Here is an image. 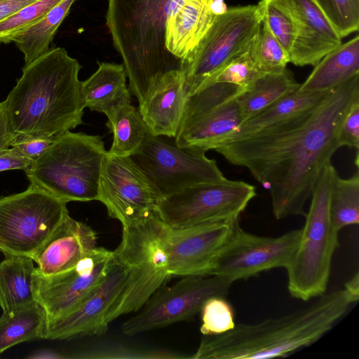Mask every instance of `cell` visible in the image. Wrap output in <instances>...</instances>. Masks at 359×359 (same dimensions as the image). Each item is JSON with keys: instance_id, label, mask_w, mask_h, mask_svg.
Masks as SVG:
<instances>
[{"instance_id": "6da1fadb", "label": "cell", "mask_w": 359, "mask_h": 359, "mask_svg": "<svg viewBox=\"0 0 359 359\" xmlns=\"http://www.w3.org/2000/svg\"><path fill=\"white\" fill-rule=\"evenodd\" d=\"M359 100V74L334 88L313 108L212 150L248 169L270 190L274 217L306 215L305 206L324 166L341 147L339 127Z\"/></svg>"}, {"instance_id": "7a4b0ae2", "label": "cell", "mask_w": 359, "mask_h": 359, "mask_svg": "<svg viewBox=\"0 0 359 359\" xmlns=\"http://www.w3.org/2000/svg\"><path fill=\"white\" fill-rule=\"evenodd\" d=\"M81 68L62 47L49 49L25 65L2 102L13 137H53L83 123Z\"/></svg>"}, {"instance_id": "3957f363", "label": "cell", "mask_w": 359, "mask_h": 359, "mask_svg": "<svg viewBox=\"0 0 359 359\" xmlns=\"http://www.w3.org/2000/svg\"><path fill=\"white\" fill-rule=\"evenodd\" d=\"M355 303L344 288L325 293L311 304L257 323H238L220 334L204 336L194 359L286 357L328 332Z\"/></svg>"}, {"instance_id": "277c9868", "label": "cell", "mask_w": 359, "mask_h": 359, "mask_svg": "<svg viewBox=\"0 0 359 359\" xmlns=\"http://www.w3.org/2000/svg\"><path fill=\"white\" fill-rule=\"evenodd\" d=\"M185 0H108L106 25L123 60L129 89L141 105L159 78L181 69L165 45L168 18Z\"/></svg>"}, {"instance_id": "5b68a950", "label": "cell", "mask_w": 359, "mask_h": 359, "mask_svg": "<svg viewBox=\"0 0 359 359\" xmlns=\"http://www.w3.org/2000/svg\"><path fill=\"white\" fill-rule=\"evenodd\" d=\"M107 153L100 136L67 130L55 136L25 172L30 184L67 203L97 201Z\"/></svg>"}, {"instance_id": "8992f818", "label": "cell", "mask_w": 359, "mask_h": 359, "mask_svg": "<svg viewBox=\"0 0 359 359\" xmlns=\"http://www.w3.org/2000/svg\"><path fill=\"white\" fill-rule=\"evenodd\" d=\"M336 172L331 161L323 168L312 191L299 243L285 269L290 294L302 301L326 292L332 257L339 246V231L332 223L329 209L330 189Z\"/></svg>"}, {"instance_id": "52a82bcc", "label": "cell", "mask_w": 359, "mask_h": 359, "mask_svg": "<svg viewBox=\"0 0 359 359\" xmlns=\"http://www.w3.org/2000/svg\"><path fill=\"white\" fill-rule=\"evenodd\" d=\"M167 229L157 213L123 226L121 241L113 253L128 274L107 314V326L118 317L138 311L172 277L165 245Z\"/></svg>"}, {"instance_id": "ba28073f", "label": "cell", "mask_w": 359, "mask_h": 359, "mask_svg": "<svg viewBox=\"0 0 359 359\" xmlns=\"http://www.w3.org/2000/svg\"><path fill=\"white\" fill-rule=\"evenodd\" d=\"M67 203L32 184L0 198V251L32 258L69 213Z\"/></svg>"}, {"instance_id": "9c48e42d", "label": "cell", "mask_w": 359, "mask_h": 359, "mask_svg": "<svg viewBox=\"0 0 359 359\" xmlns=\"http://www.w3.org/2000/svg\"><path fill=\"white\" fill-rule=\"evenodd\" d=\"M261 21L257 5L232 7L215 14L196 48L182 61L187 96L248 48Z\"/></svg>"}, {"instance_id": "30bf717a", "label": "cell", "mask_w": 359, "mask_h": 359, "mask_svg": "<svg viewBox=\"0 0 359 359\" xmlns=\"http://www.w3.org/2000/svg\"><path fill=\"white\" fill-rule=\"evenodd\" d=\"M205 152L196 147H180L175 137L149 133L130 157L163 198L192 185L226 179Z\"/></svg>"}, {"instance_id": "8fae6325", "label": "cell", "mask_w": 359, "mask_h": 359, "mask_svg": "<svg viewBox=\"0 0 359 359\" xmlns=\"http://www.w3.org/2000/svg\"><path fill=\"white\" fill-rule=\"evenodd\" d=\"M256 196L253 185L240 180L201 183L160 200L156 212L170 229L239 218Z\"/></svg>"}, {"instance_id": "7c38bea8", "label": "cell", "mask_w": 359, "mask_h": 359, "mask_svg": "<svg viewBox=\"0 0 359 359\" xmlns=\"http://www.w3.org/2000/svg\"><path fill=\"white\" fill-rule=\"evenodd\" d=\"M231 283L215 275L183 276L170 287L159 288L121 329L128 336L188 320L201 312L212 297H225Z\"/></svg>"}, {"instance_id": "4fadbf2b", "label": "cell", "mask_w": 359, "mask_h": 359, "mask_svg": "<svg viewBox=\"0 0 359 359\" xmlns=\"http://www.w3.org/2000/svg\"><path fill=\"white\" fill-rule=\"evenodd\" d=\"M301 229L280 236L266 237L244 231L237 220L222 247L210 275L233 283L290 263L297 248Z\"/></svg>"}, {"instance_id": "5bb4252c", "label": "cell", "mask_w": 359, "mask_h": 359, "mask_svg": "<svg viewBox=\"0 0 359 359\" xmlns=\"http://www.w3.org/2000/svg\"><path fill=\"white\" fill-rule=\"evenodd\" d=\"M161 199L130 156L107 153L102 166L97 201L122 226L141 222L157 213Z\"/></svg>"}, {"instance_id": "9a60e30c", "label": "cell", "mask_w": 359, "mask_h": 359, "mask_svg": "<svg viewBox=\"0 0 359 359\" xmlns=\"http://www.w3.org/2000/svg\"><path fill=\"white\" fill-rule=\"evenodd\" d=\"M127 274L126 266L113 256L107 274L96 287L62 315L47 319L42 338L69 340L104 334L108 328L107 314L122 290Z\"/></svg>"}, {"instance_id": "2e32d148", "label": "cell", "mask_w": 359, "mask_h": 359, "mask_svg": "<svg viewBox=\"0 0 359 359\" xmlns=\"http://www.w3.org/2000/svg\"><path fill=\"white\" fill-rule=\"evenodd\" d=\"M113 256V251L96 247L63 273L42 276L35 268V300L44 309L47 319L62 315L96 287L107 274Z\"/></svg>"}, {"instance_id": "e0dca14e", "label": "cell", "mask_w": 359, "mask_h": 359, "mask_svg": "<svg viewBox=\"0 0 359 359\" xmlns=\"http://www.w3.org/2000/svg\"><path fill=\"white\" fill-rule=\"evenodd\" d=\"M237 220L209 222L182 229L168 227L165 245L170 276L210 275Z\"/></svg>"}, {"instance_id": "ac0fdd59", "label": "cell", "mask_w": 359, "mask_h": 359, "mask_svg": "<svg viewBox=\"0 0 359 359\" xmlns=\"http://www.w3.org/2000/svg\"><path fill=\"white\" fill-rule=\"evenodd\" d=\"M294 22L290 62L315 66L341 43V37L314 0H282Z\"/></svg>"}, {"instance_id": "d6986e66", "label": "cell", "mask_w": 359, "mask_h": 359, "mask_svg": "<svg viewBox=\"0 0 359 359\" xmlns=\"http://www.w3.org/2000/svg\"><path fill=\"white\" fill-rule=\"evenodd\" d=\"M96 247L95 231L68 213L32 259L39 274L56 275L74 267Z\"/></svg>"}, {"instance_id": "ffe728a7", "label": "cell", "mask_w": 359, "mask_h": 359, "mask_svg": "<svg viewBox=\"0 0 359 359\" xmlns=\"http://www.w3.org/2000/svg\"><path fill=\"white\" fill-rule=\"evenodd\" d=\"M187 93L182 69L164 73L146 100L139 105L140 113L149 133L155 136L175 137L180 127Z\"/></svg>"}, {"instance_id": "44dd1931", "label": "cell", "mask_w": 359, "mask_h": 359, "mask_svg": "<svg viewBox=\"0 0 359 359\" xmlns=\"http://www.w3.org/2000/svg\"><path fill=\"white\" fill-rule=\"evenodd\" d=\"M244 121L236 99L206 112L182 117L175 137L180 147L212 149Z\"/></svg>"}, {"instance_id": "7402d4cb", "label": "cell", "mask_w": 359, "mask_h": 359, "mask_svg": "<svg viewBox=\"0 0 359 359\" xmlns=\"http://www.w3.org/2000/svg\"><path fill=\"white\" fill-rule=\"evenodd\" d=\"M214 0H185L165 23V45L180 60L186 59L206 34L214 20Z\"/></svg>"}, {"instance_id": "603a6c76", "label": "cell", "mask_w": 359, "mask_h": 359, "mask_svg": "<svg viewBox=\"0 0 359 359\" xmlns=\"http://www.w3.org/2000/svg\"><path fill=\"white\" fill-rule=\"evenodd\" d=\"M97 69L81 81L80 93L83 108L106 115L116 107L131 102L130 89L123 64L97 62Z\"/></svg>"}, {"instance_id": "cb8c5ba5", "label": "cell", "mask_w": 359, "mask_h": 359, "mask_svg": "<svg viewBox=\"0 0 359 359\" xmlns=\"http://www.w3.org/2000/svg\"><path fill=\"white\" fill-rule=\"evenodd\" d=\"M359 74V36L325 55L316 65L297 91L313 93L333 89Z\"/></svg>"}, {"instance_id": "d4e9b609", "label": "cell", "mask_w": 359, "mask_h": 359, "mask_svg": "<svg viewBox=\"0 0 359 359\" xmlns=\"http://www.w3.org/2000/svg\"><path fill=\"white\" fill-rule=\"evenodd\" d=\"M332 90L313 93L297 90L288 94L244 120L235 132L218 144L245 137L304 113L323 101Z\"/></svg>"}, {"instance_id": "484cf974", "label": "cell", "mask_w": 359, "mask_h": 359, "mask_svg": "<svg viewBox=\"0 0 359 359\" xmlns=\"http://www.w3.org/2000/svg\"><path fill=\"white\" fill-rule=\"evenodd\" d=\"M34 260L27 256H5L0 262V306L3 312L35 302Z\"/></svg>"}, {"instance_id": "4316f807", "label": "cell", "mask_w": 359, "mask_h": 359, "mask_svg": "<svg viewBox=\"0 0 359 359\" xmlns=\"http://www.w3.org/2000/svg\"><path fill=\"white\" fill-rule=\"evenodd\" d=\"M106 126L113 135V142L108 154L130 156L142 144L149 130L139 109L131 102L122 104L107 114Z\"/></svg>"}, {"instance_id": "83f0119b", "label": "cell", "mask_w": 359, "mask_h": 359, "mask_svg": "<svg viewBox=\"0 0 359 359\" xmlns=\"http://www.w3.org/2000/svg\"><path fill=\"white\" fill-rule=\"evenodd\" d=\"M299 86L287 68L279 73L262 74L236 98L244 120L281 97L297 91Z\"/></svg>"}, {"instance_id": "f1b7e54d", "label": "cell", "mask_w": 359, "mask_h": 359, "mask_svg": "<svg viewBox=\"0 0 359 359\" xmlns=\"http://www.w3.org/2000/svg\"><path fill=\"white\" fill-rule=\"evenodd\" d=\"M46 320V313L37 302L3 312L0 317V354L20 343L42 338Z\"/></svg>"}, {"instance_id": "f546056e", "label": "cell", "mask_w": 359, "mask_h": 359, "mask_svg": "<svg viewBox=\"0 0 359 359\" xmlns=\"http://www.w3.org/2000/svg\"><path fill=\"white\" fill-rule=\"evenodd\" d=\"M75 0H62L41 19L15 39L16 47L24 54L27 65L49 50V45Z\"/></svg>"}, {"instance_id": "4dcf8cb0", "label": "cell", "mask_w": 359, "mask_h": 359, "mask_svg": "<svg viewBox=\"0 0 359 359\" xmlns=\"http://www.w3.org/2000/svg\"><path fill=\"white\" fill-rule=\"evenodd\" d=\"M330 216L334 227L342 228L359 223V174L348 179L334 175L330 194Z\"/></svg>"}, {"instance_id": "1f68e13d", "label": "cell", "mask_w": 359, "mask_h": 359, "mask_svg": "<svg viewBox=\"0 0 359 359\" xmlns=\"http://www.w3.org/2000/svg\"><path fill=\"white\" fill-rule=\"evenodd\" d=\"M248 50L255 67L262 74L281 72L290 62L288 53L262 21Z\"/></svg>"}, {"instance_id": "d6a6232c", "label": "cell", "mask_w": 359, "mask_h": 359, "mask_svg": "<svg viewBox=\"0 0 359 359\" xmlns=\"http://www.w3.org/2000/svg\"><path fill=\"white\" fill-rule=\"evenodd\" d=\"M62 0H36L0 22V43H8L24 33Z\"/></svg>"}, {"instance_id": "836d02e7", "label": "cell", "mask_w": 359, "mask_h": 359, "mask_svg": "<svg viewBox=\"0 0 359 359\" xmlns=\"http://www.w3.org/2000/svg\"><path fill=\"white\" fill-rule=\"evenodd\" d=\"M257 7L262 21L290 55L294 27L287 8L282 0H261Z\"/></svg>"}, {"instance_id": "e575fe53", "label": "cell", "mask_w": 359, "mask_h": 359, "mask_svg": "<svg viewBox=\"0 0 359 359\" xmlns=\"http://www.w3.org/2000/svg\"><path fill=\"white\" fill-rule=\"evenodd\" d=\"M341 38L358 29L359 0H314Z\"/></svg>"}, {"instance_id": "d590c367", "label": "cell", "mask_w": 359, "mask_h": 359, "mask_svg": "<svg viewBox=\"0 0 359 359\" xmlns=\"http://www.w3.org/2000/svg\"><path fill=\"white\" fill-rule=\"evenodd\" d=\"M262 74H263L255 67L247 49L227 62L202 87L210 83L222 82L238 86L246 91Z\"/></svg>"}, {"instance_id": "8d00e7d4", "label": "cell", "mask_w": 359, "mask_h": 359, "mask_svg": "<svg viewBox=\"0 0 359 359\" xmlns=\"http://www.w3.org/2000/svg\"><path fill=\"white\" fill-rule=\"evenodd\" d=\"M201 313L202 323L200 331L203 336L225 333L236 325L233 307L224 297L209 298L204 303Z\"/></svg>"}, {"instance_id": "74e56055", "label": "cell", "mask_w": 359, "mask_h": 359, "mask_svg": "<svg viewBox=\"0 0 359 359\" xmlns=\"http://www.w3.org/2000/svg\"><path fill=\"white\" fill-rule=\"evenodd\" d=\"M340 147H359V100L349 109L341 121L337 133Z\"/></svg>"}, {"instance_id": "f35d334b", "label": "cell", "mask_w": 359, "mask_h": 359, "mask_svg": "<svg viewBox=\"0 0 359 359\" xmlns=\"http://www.w3.org/2000/svg\"><path fill=\"white\" fill-rule=\"evenodd\" d=\"M55 136L15 135L10 142V147L22 156L34 160L53 143Z\"/></svg>"}, {"instance_id": "ab89813d", "label": "cell", "mask_w": 359, "mask_h": 359, "mask_svg": "<svg viewBox=\"0 0 359 359\" xmlns=\"http://www.w3.org/2000/svg\"><path fill=\"white\" fill-rule=\"evenodd\" d=\"M86 358H184L182 355L171 354L165 351H153L147 352L134 351L126 348L109 347L96 349L88 353Z\"/></svg>"}, {"instance_id": "60d3db41", "label": "cell", "mask_w": 359, "mask_h": 359, "mask_svg": "<svg viewBox=\"0 0 359 359\" xmlns=\"http://www.w3.org/2000/svg\"><path fill=\"white\" fill-rule=\"evenodd\" d=\"M32 162V159L22 156L13 147L0 149V172L17 169L26 172Z\"/></svg>"}, {"instance_id": "b9f144b4", "label": "cell", "mask_w": 359, "mask_h": 359, "mask_svg": "<svg viewBox=\"0 0 359 359\" xmlns=\"http://www.w3.org/2000/svg\"><path fill=\"white\" fill-rule=\"evenodd\" d=\"M13 135L11 131L8 117L2 102L0 103V149L10 147Z\"/></svg>"}, {"instance_id": "7bdbcfd3", "label": "cell", "mask_w": 359, "mask_h": 359, "mask_svg": "<svg viewBox=\"0 0 359 359\" xmlns=\"http://www.w3.org/2000/svg\"><path fill=\"white\" fill-rule=\"evenodd\" d=\"M36 0H0V22Z\"/></svg>"}, {"instance_id": "ee69618b", "label": "cell", "mask_w": 359, "mask_h": 359, "mask_svg": "<svg viewBox=\"0 0 359 359\" xmlns=\"http://www.w3.org/2000/svg\"><path fill=\"white\" fill-rule=\"evenodd\" d=\"M344 289L351 297L357 302L359 299V275L358 271L345 284Z\"/></svg>"}]
</instances>
